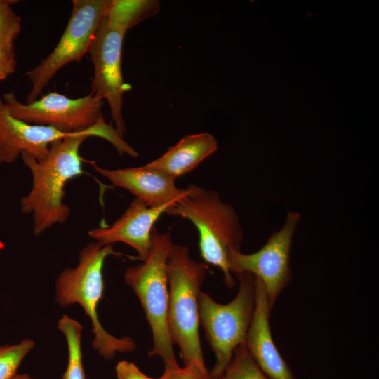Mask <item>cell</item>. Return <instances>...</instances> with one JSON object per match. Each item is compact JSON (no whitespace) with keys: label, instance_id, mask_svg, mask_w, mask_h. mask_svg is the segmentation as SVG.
<instances>
[{"label":"cell","instance_id":"cell-1","mask_svg":"<svg viewBox=\"0 0 379 379\" xmlns=\"http://www.w3.org/2000/svg\"><path fill=\"white\" fill-rule=\"evenodd\" d=\"M93 136L109 142L118 153L128 147L116 128L103 121L91 130L55 142L41 161L27 153L21 154L32 176L29 192L20 199L21 211L32 215L35 236L68 220L70 208L64 202L65 186L70 180L84 173L79 148L87 138Z\"/></svg>","mask_w":379,"mask_h":379},{"label":"cell","instance_id":"cell-2","mask_svg":"<svg viewBox=\"0 0 379 379\" xmlns=\"http://www.w3.org/2000/svg\"><path fill=\"white\" fill-rule=\"evenodd\" d=\"M205 262L193 260L188 247L173 244L168 257V323L173 344L185 366L211 379L205 365L199 333V298L206 275Z\"/></svg>","mask_w":379,"mask_h":379},{"label":"cell","instance_id":"cell-3","mask_svg":"<svg viewBox=\"0 0 379 379\" xmlns=\"http://www.w3.org/2000/svg\"><path fill=\"white\" fill-rule=\"evenodd\" d=\"M112 244L90 242L79 252V262L63 270L55 283V302L61 307L79 304L91 321L93 348L105 359H112L117 353H128L135 350V341L128 336L117 338L102 326L98 307L102 298L104 280L102 269L106 258L119 255Z\"/></svg>","mask_w":379,"mask_h":379},{"label":"cell","instance_id":"cell-4","mask_svg":"<svg viewBox=\"0 0 379 379\" xmlns=\"http://www.w3.org/2000/svg\"><path fill=\"white\" fill-rule=\"evenodd\" d=\"M173 244L169 233H161L154 227L147 258L142 263L128 267L124 277L138 298L152 331L153 347L149 356L161 358L165 370L180 367L168 323V262Z\"/></svg>","mask_w":379,"mask_h":379},{"label":"cell","instance_id":"cell-5","mask_svg":"<svg viewBox=\"0 0 379 379\" xmlns=\"http://www.w3.org/2000/svg\"><path fill=\"white\" fill-rule=\"evenodd\" d=\"M192 222L199 235V250L205 263L221 270L228 287L235 281L230 269L228 254L240 251L244 234L234 208L221 200L218 192L193 185L192 192L165 212Z\"/></svg>","mask_w":379,"mask_h":379},{"label":"cell","instance_id":"cell-6","mask_svg":"<svg viewBox=\"0 0 379 379\" xmlns=\"http://www.w3.org/2000/svg\"><path fill=\"white\" fill-rule=\"evenodd\" d=\"M235 276L239 286L231 302L218 303L203 291L199 298V324L215 356V366L209 373L211 379L222 377L235 350L245 344L254 312L255 276L247 272Z\"/></svg>","mask_w":379,"mask_h":379},{"label":"cell","instance_id":"cell-7","mask_svg":"<svg viewBox=\"0 0 379 379\" xmlns=\"http://www.w3.org/2000/svg\"><path fill=\"white\" fill-rule=\"evenodd\" d=\"M111 0H74L72 11L58 44L53 51L26 75L31 89L26 103L39 98L51 79L64 66L79 62L88 53L97 29Z\"/></svg>","mask_w":379,"mask_h":379},{"label":"cell","instance_id":"cell-8","mask_svg":"<svg viewBox=\"0 0 379 379\" xmlns=\"http://www.w3.org/2000/svg\"><path fill=\"white\" fill-rule=\"evenodd\" d=\"M128 29L108 8L88 53L94 69L91 93L107 101L114 128L122 137L126 132L123 96L130 86L124 81L121 55L124 38Z\"/></svg>","mask_w":379,"mask_h":379},{"label":"cell","instance_id":"cell-9","mask_svg":"<svg viewBox=\"0 0 379 379\" xmlns=\"http://www.w3.org/2000/svg\"><path fill=\"white\" fill-rule=\"evenodd\" d=\"M2 98L13 117L67 133L89 131L105 121L103 100L91 93L72 98L51 92L28 103L20 102L13 91L4 94Z\"/></svg>","mask_w":379,"mask_h":379},{"label":"cell","instance_id":"cell-10","mask_svg":"<svg viewBox=\"0 0 379 379\" xmlns=\"http://www.w3.org/2000/svg\"><path fill=\"white\" fill-rule=\"evenodd\" d=\"M300 218L298 212L290 211L281 228L274 232L260 250L251 254L241 251L228 254L232 274L247 272L254 275L262 283L272 308L292 278L291 247Z\"/></svg>","mask_w":379,"mask_h":379},{"label":"cell","instance_id":"cell-11","mask_svg":"<svg viewBox=\"0 0 379 379\" xmlns=\"http://www.w3.org/2000/svg\"><path fill=\"white\" fill-rule=\"evenodd\" d=\"M78 133H67L18 119L10 114L0 95V164L13 163L22 153L41 161L53 143Z\"/></svg>","mask_w":379,"mask_h":379},{"label":"cell","instance_id":"cell-12","mask_svg":"<svg viewBox=\"0 0 379 379\" xmlns=\"http://www.w3.org/2000/svg\"><path fill=\"white\" fill-rule=\"evenodd\" d=\"M94 170L117 187L125 189L149 207H159L174 204L189 194L193 185L178 188L175 179L149 168L139 167L109 169L91 161Z\"/></svg>","mask_w":379,"mask_h":379},{"label":"cell","instance_id":"cell-13","mask_svg":"<svg viewBox=\"0 0 379 379\" xmlns=\"http://www.w3.org/2000/svg\"><path fill=\"white\" fill-rule=\"evenodd\" d=\"M174 204L152 208L135 198L112 225L91 229L88 234L103 244L125 243L136 251L139 260L144 261L149 255L154 224Z\"/></svg>","mask_w":379,"mask_h":379},{"label":"cell","instance_id":"cell-14","mask_svg":"<svg viewBox=\"0 0 379 379\" xmlns=\"http://www.w3.org/2000/svg\"><path fill=\"white\" fill-rule=\"evenodd\" d=\"M272 309L262 283L256 279L255 308L246 335V347L270 379H295L273 340L270 325Z\"/></svg>","mask_w":379,"mask_h":379},{"label":"cell","instance_id":"cell-15","mask_svg":"<svg viewBox=\"0 0 379 379\" xmlns=\"http://www.w3.org/2000/svg\"><path fill=\"white\" fill-rule=\"evenodd\" d=\"M218 147L217 140L208 133L188 135L145 165L175 179L194 170Z\"/></svg>","mask_w":379,"mask_h":379},{"label":"cell","instance_id":"cell-16","mask_svg":"<svg viewBox=\"0 0 379 379\" xmlns=\"http://www.w3.org/2000/svg\"><path fill=\"white\" fill-rule=\"evenodd\" d=\"M58 328L65 335L68 350V363L62 379H86L81 350V324L65 314L58 321Z\"/></svg>","mask_w":379,"mask_h":379},{"label":"cell","instance_id":"cell-17","mask_svg":"<svg viewBox=\"0 0 379 379\" xmlns=\"http://www.w3.org/2000/svg\"><path fill=\"white\" fill-rule=\"evenodd\" d=\"M223 379H270L255 362L246 345L239 346L223 375Z\"/></svg>","mask_w":379,"mask_h":379},{"label":"cell","instance_id":"cell-18","mask_svg":"<svg viewBox=\"0 0 379 379\" xmlns=\"http://www.w3.org/2000/svg\"><path fill=\"white\" fill-rule=\"evenodd\" d=\"M34 346V342L31 339H25L14 345L0 346V379H11Z\"/></svg>","mask_w":379,"mask_h":379},{"label":"cell","instance_id":"cell-19","mask_svg":"<svg viewBox=\"0 0 379 379\" xmlns=\"http://www.w3.org/2000/svg\"><path fill=\"white\" fill-rule=\"evenodd\" d=\"M18 2L15 0L0 1V39L12 44H14L22 27L20 17L11 6Z\"/></svg>","mask_w":379,"mask_h":379},{"label":"cell","instance_id":"cell-20","mask_svg":"<svg viewBox=\"0 0 379 379\" xmlns=\"http://www.w3.org/2000/svg\"><path fill=\"white\" fill-rule=\"evenodd\" d=\"M16 64L14 44L0 39V81L15 72Z\"/></svg>","mask_w":379,"mask_h":379},{"label":"cell","instance_id":"cell-21","mask_svg":"<svg viewBox=\"0 0 379 379\" xmlns=\"http://www.w3.org/2000/svg\"><path fill=\"white\" fill-rule=\"evenodd\" d=\"M115 371L118 379H161L146 375L134 363L127 361H119L115 367Z\"/></svg>","mask_w":379,"mask_h":379},{"label":"cell","instance_id":"cell-22","mask_svg":"<svg viewBox=\"0 0 379 379\" xmlns=\"http://www.w3.org/2000/svg\"><path fill=\"white\" fill-rule=\"evenodd\" d=\"M161 379H206L197 369L184 366L175 369L165 370Z\"/></svg>","mask_w":379,"mask_h":379},{"label":"cell","instance_id":"cell-23","mask_svg":"<svg viewBox=\"0 0 379 379\" xmlns=\"http://www.w3.org/2000/svg\"><path fill=\"white\" fill-rule=\"evenodd\" d=\"M11 379H36V378H33L27 374L16 373Z\"/></svg>","mask_w":379,"mask_h":379},{"label":"cell","instance_id":"cell-24","mask_svg":"<svg viewBox=\"0 0 379 379\" xmlns=\"http://www.w3.org/2000/svg\"><path fill=\"white\" fill-rule=\"evenodd\" d=\"M220 379H223V378H222H222H220Z\"/></svg>","mask_w":379,"mask_h":379}]
</instances>
